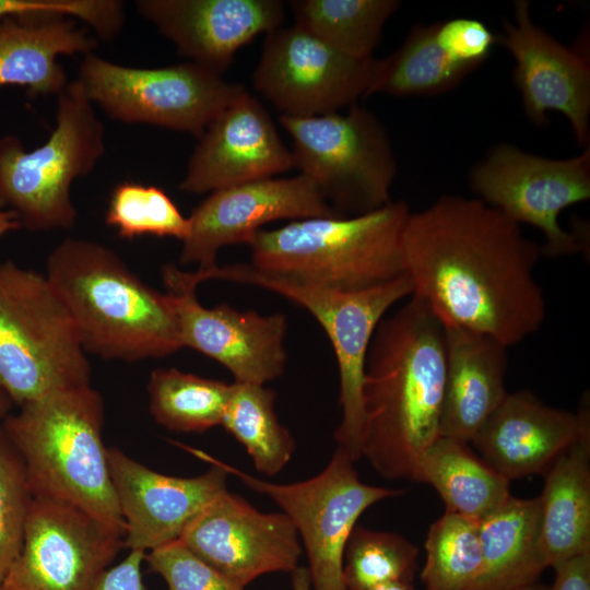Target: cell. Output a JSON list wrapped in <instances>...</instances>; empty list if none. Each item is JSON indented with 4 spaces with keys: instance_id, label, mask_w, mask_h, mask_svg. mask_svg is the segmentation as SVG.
<instances>
[{
    "instance_id": "36",
    "label": "cell",
    "mask_w": 590,
    "mask_h": 590,
    "mask_svg": "<svg viewBox=\"0 0 590 590\" xmlns=\"http://www.w3.org/2000/svg\"><path fill=\"white\" fill-rule=\"evenodd\" d=\"M168 590H245L193 554L180 540L145 553Z\"/></svg>"
},
{
    "instance_id": "18",
    "label": "cell",
    "mask_w": 590,
    "mask_h": 590,
    "mask_svg": "<svg viewBox=\"0 0 590 590\" xmlns=\"http://www.w3.org/2000/svg\"><path fill=\"white\" fill-rule=\"evenodd\" d=\"M497 40L515 59L514 80L528 118L543 126L546 113L563 114L576 141L590 140V67L585 55L562 45L531 19L529 2H514L512 21L504 23Z\"/></svg>"
},
{
    "instance_id": "12",
    "label": "cell",
    "mask_w": 590,
    "mask_h": 590,
    "mask_svg": "<svg viewBox=\"0 0 590 590\" xmlns=\"http://www.w3.org/2000/svg\"><path fill=\"white\" fill-rule=\"evenodd\" d=\"M470 185L510 220L539 228L545 236L541 253L555 258L586 248L585 235L564 229L558 216L590 199V145L578 156L552 160L498 144L471 170Z\"/></svg>"
},
{
    "instance_id": "10",
    "label": "cell",
    "mask_w": 590,
    "mask_h": 590,
    "mask_svg": "<svg viewBox=\"0 0 590 590\" xmlns=\"http://www.w3.org/2000/svg\"><path fill=\"white\" fill-rule=\"evenodd\" d=\"M84 95L111 119L146 123L200 138L211 121L247 90L196 62L137 68L94 52L76 79Z\"/></svg>"
},
{
    "instance_id": "8",
    "label": "cell",
    "mask_w": 590,
    "mask_h": 590,
    "mask_svg": "<svg viewBox=\"0 0 590 590\" xmlns=\"http://www.w3.org/2000/svg\"><path fill=\"white\" fill-rule=\"evenodd\" d=\"M197 272L202 282L224 280L272 291L303 306L316 318L332 344L339 369L342 418L333 438L354 462L361 459L367 351L387 310L413 294V284L406 272L386 284L356 292L294 281L262 272L247 263L217 264L210 271Z\"/></svg>"
},
{
    "instance_id": "41",
    "label": "cell",
    "mask_w": 590,
    "mask_h": 590,
    "mask_svg": "<svg viewBox=\"0 0 590 590\" xmlns=\"http://www.w3.org/2000/svg\"><path fill=\"white\" fill-rule=\"evenodd\" d=\"M21 228L16 214L0 201V237Z\"/></svg>"
},
{
    "instance_id": "27",
    "label": "cell",
    "mask_w": 590,
    "mask_h": 590,
    "mask_svg": "<svg viewBox=\"0 0 590 590\" xmlns=\"http://www.w3.org/2000/svg\"><path fill=\"white\" fill-rule=\"evenodd\" d=\"M412 481L429 484L445 511L481 521L511 494L509 481L476 456L469 442L439 436L420 456Z\"/></svg>"
},
{
    "instance_id": "15",
    "label": "cell",
    "mask_w": 590,
    "mask_h": 590,
    "mask_svg": "<svg viewBox=\"0 0 590 590\" xmlns=\"http://www.w3.org/2000/svg\"><path fill=\"white\" fill-rule=\"evenodd\" d=\"M182 347H190L226 367L237 384L264 385L283 375L286 366L283 314L260 315L226 303L205 308L197 298L200 284L193 272L175 264L162 268Z\"/></svg>"
},
{
    "instance_id": "11",
    "label": "cell",
    "mask_w": 590,
    "mask_h": 590,
    "mask_svg": "<svg viewBox=\"0 0 590 590\" xmlns=\"http://www.w3.org/2000/svg\"><path fill=\"white\" fill-rule=\"evenodd\" d=\"M180 446L238 477L250 489L267 495L282 508L302 539L312 590H346L343 554L358 518L371 505L404 493L403 489L363 483L354 461L341 447L317 475L279 484L250 475L200 450Z\"/></svg>"
},
{
    "instance_id": "25",
    "label": "cell",
    "mask_w": 590,
    "mask_h": 590,
    "mask_svg": "<svg viewBox=\"0 0 590 590\" xmlns=\"http://www.w3.org/2000/svg\"><path fill=\"white\" fill-rule=\"evenodd\" d=\"M540 502V551L547 567L590 553V438L546 470Z\"/></svg>"
},
{
    "instance_id": "31",
    "label": "cell",
    "mask_w": 590,
    "mask_h": 590,
    "mask_svg": "<svg viewBox=\"0 0 590 590\" xmlns=\"http://www.w3.org/2000/svg\"><path fill=\"white\" fill-rule=\"evenodd\" d=\"M233 387L176 368H157L148 382L150 413L169 430L203 433L221 425Z\"/></svg>"
},
{
    "instance_id": "35",
    "label": "cell",
    "mask_w": 590,
    "mask_h": 590,
    "mask_svg": "<svg viewBox=\"0 0 590 590\" xmlns=\"http://www.w3.org/2000/svg\"><path fill=\"white\" fill-rule=\"evenodd\" d=\"M32 500L23 462L0 424V585L21 552Z\"/></svg>"
},
{
    "instance_id": "6",
    "label": "cell",
    "mask_w": 590,
    "mask_h": 590,
    "mask_svg": "<svg viewBox=\"0 0 590 590\" xmlns=\"http://www.w3.org/2000/svg\"><path fill=\"white\" fill-rule=\"evenodd\" d=\"M91 385L78 327L45 274L0 263V387L22 406Z\"/></svg>"
},
{
    "instance_id": "19",
    "label": "cell",
    "mask_w": 590,
    "mask_h": 590,
    "mask_svg": "<svg viewBox=\"0 0 590 590\" xmlns=\"http://www.w3.org/2000/svg\"><path fill=\"white\" fill-rule=\"evenodd\" d=\"M108 464L125 523V547L148 553L180 539L188 523L227 489L228 473L211 463L192 477L160 473L108 448Z\"/></svg>"
},
{
    "instance_id": "44",
    "label": "cell",
    "mask_w": 590,
    "mask_h": 590,
    "mask_svg": "<svg viewBox=\"0 0 590 590\" xmlns=\"http://www.w3.org/2000/svg\"><path fill=\"white\" fill-rule=\"evenodd\" d=\"M12 404L11 399L0 387V418H4L8 415Z\"/></svg>"
},
{
    "instance_id": "3",
    "label": "cell",
    "mask_w": 590,
    "mask_h": 590,
    "mask_svg": "<svg viewBox=\"0 0 590 590\" xmlns=\"http://www.w3.org/2000/svg\"><path fill=\"white\" fill-rule=\"evenodd\" d=\"M45 275L86 353L137 362L182 349L170 296L145 284L110 248L67 237L48 255Z\"/></svg>"
},
{
    "instance_id": "37",
    "label": "cell",
    "mask_w": 590,
    "mask_h": 590,
    "mask_svg": "<svg viewBox=\"0 0 590 590\" xmlns=\"http://www.w3.org/2000/svg\"><path fill=\"white\" fill-rule=\"evenodd\" d=\"M28 12H52L82 21L102 40L115 38L125 23V3L119 0H0V19Z\"/></svg>"
},
{
    "instance_id": "16",
    "label": "cell",
    "mask_w": 590,
    "mask_h": 590,
    "mask_svg": "<svg viewBox=\"0 0 590 590\" xmlns=\"http://www.w3.org/2000/svg\"><path fill=\"white\" fill-rule=\"evenodd\" d=\"M193 554L245 588L270 573H292L303 553L284 512H262L228 489L186 527L179 539Z\"/></svg>"
},
{
    "instance_id": "45",
    "label": "cell",
    "mask_w": 590,
    "mask_h": 590,
    "mask_svg": "<svg viewBox=\"0 0 590 590\" xmlns=\"http://www.w3.org/2000/svg\"><path fill=\"white\" fill-rule=\"evenodd\" d=\"M542 589H543V586L540 585L539 582H535L533 585L522 587V588H519V589H515V590H542Z\"/></svg>"
},
{
    "instance_id": "9",
    "label": "cell",
    "mask_w": 590,
    "mask_h": 590,
    "mask_svg": "<svg viewBox=\"0 0 590 590\" xmlns=\"http://www.w3.org/2000/svg\"><path fill=\"white\" fill-rule=\"evenodd\" d=\"M292 139L293 165L342 217L380 209L392 200L397 161L390 138L367 108L308 118L280 116Z\"/></svg>"
},
{
    "instance_id": "43",
    "label": "cell",
    "mask_w": 590,
    "mask_h": 590,
    "mask_svg": "<svg viewBox=\"0 0 590 590\" xmlns=\"http://www.w3.org/2000/svg\"><path fill=\"white\" fill-rule=\"evenodd\" d=\"M369 590H414L413 582H392Z\"/></svg>"
},
{
    "instance_id": "40",
    "label": "cell",
    "mask_w": 590,
    "mask_h": 590,
    "mask_svg": "<svg viewBox=\"0 0 590 590\" xmlns=\"http://www.w3.org/2000/svg\"><path fill=\"white\" fill-rule=\"evenodd\" d=\"M554 570L553 583L542 590H590V553L573 557Z\"/></svg>"
},
{
    "instance_id": "4",
    "label": "cell",
    "mask_w": 590,
    "mask_h": 590,
    "mask_svg": "<svg viewBox=\"0 0 590 590\" xmlns=\"http://www.w3.org/2000/svg\"><path fill=\"white\" fill-rule=\"evenodd\" d=\"M104 416L101 393L87 385L28 402L1 426L34 498L72 505L125 531L103 441Z\"/></svg>"
},
{
    "instance_id": "42",
    "label": "cell",
    "mask_w": 590,
    "mask_h": 590,
    "mask_svg": "<svg viewBox=\"0 0 590 590\" xmlns=\"http://www.w3.org/2000/svg\"><path fill=\"white\" fill-rule=\"evenodd\" d=\"M291 574L293 590H312L310 576L307 567H297Z\"/></svg>"
},
{
    "instance_id": "21",
    "label": "cell",
    "mask_w": 590,
    "mask_h": 590,
    "mask_svg": "<svg viewBox=\"0 0 590 590\" xmlns=\"http://www.w3.org/2000/svg\"><path fill=\"white\" fill-rule=\"evenodd\" d=\"M590 438L589 398L577 413L550 406L533 392L507 393L470 444L509 482L544 474L575 442Z\"/></svg>"
},
{
    "instance_id": "22",
    "label": "cell",
    "mask_w": 590,
    "mask_h": 590,
    "mask_svg": "<svg viewBox=\"0 0 590 590\" xmlns=\"http://www.w3.org/2000/svg\"><path fill=\"white\" fill-rule=\"evenodd\" d=\"M134 8L180 55L221 75L243 46L284 20L280 0H137Z\"/></svg>"
},
{
    "instance_id": "5",
    "label": "cell",
    "mask_w": 590,
    "mask_h": 590,
    "mask_svg": "<svg viewBox=\"0 0 590 590\" xmlns=\"http://www.w3.org/2000/svg\"><path fill=\"white\" fill-rule=\"evenodd\" d=\"M403 201L366 214L293 221L259 229L248 240L251 266L343 292L386 284L405 273L402 234L410 215Z\"/></svg>"
},
{
    "instance_id": "34",
    "label": "cell",
    "mask_w": 590,
    "mask_h": 590,
    "mask_svg": "<svg viewBox=\"0 0 590 590\" xmlns=\"http://www.w3.org/2000/svg\"><path fill=\"white\" fill-rule=\"evenodd\" d=\"M105 220L120 237L129 239L151 235L182 241L189 232L188 217L163 189L132 181L114 188Z\"/></svg>"
},
{
    "instance_id": "13",
    "label": "cell",
    "mask_w": 590,
    "mask_h": 590,
    "mask_svg": "<svg viewBox=\"0 0 590 590\" xmlns=\"http://www.w3.org/2000/svg\"><path fill=\"white\" fill-rule=\"evenodd\" d=\"M122 547V529L33 497L21 552L0 590H93Z\"/></svg>"
},
{
    "instance_id": "33",
    "label": "cell",
    "mask_w": 590,
    "mask_h": 590,
    "mask_svg": "<svg viewBox=\"0 0 590 590\" xmlns=\"http://www.w3.org/2000/svg\"><path fill=\"white\" fill-rule=\"evenodd\" d=\"M418 550L404 536L355 526L343 554L346 590H369L392 582H413Z\"/></svg>"
},
{
    "instance_id": "39",
    "label": "cell",
    "mask_w": 590,
    "mask_h": 590,
    "mask_svg": "<svg viewBox=\"0 0 590 590\" xmlns=\"http://www.w3.org/2000/svg\"><path fill=\"white\" fill-rule=\"evenodd\" d=\"M144 557L142 551H129L119 564L102 575L93 590H146L141 573Z\"/></svg>"
},
{
    "instance_id": "23",
    "label": "cell",
    "mask_w": 590,
    "mask_h": 590,
    "mask_svg": "<svg viewBox=\"0 0 590 590\" xmlns=\"http://www.w3.org/2000/svg\"><path fill=\"white\" fill-rule=\"evenodd\" d=\"M444 328L446 380L440 436L470 444L508 393V347L483 333Z\"/></svg>"
},
{
    "instance_id": "24",
    "label": "cell",
    "mask_w": 590,
    "mask_h": 590,
    "mask_svg": "<svg viewBox=\"0 0 590 590\" xmlns=\"http://www.w3.org/2000/svg\"><path fill=\"white\" fill-rule=\"evenodd\" d=\"M97 38L72 17L28 12L0 19V86L19 85L31 95H58L67 86L59 56L93 52Z\"/></svg>"
},
{
    "instance_id": "14",
    "label": "cell",
    "mask_w": 590,
    "mask_h": 590,
    "mask_svg": "<svg viewBox=\"0 0 590 590\" xmlns=\"http://www.w3.org/2000/svg\"><path fill=\"white\" fill-rule=\"evenodd\" d=\"M375 61L350 57L297 25L280 26L266 34L252 85L282 116L328 115L365 97Z\"/></svg>"
},
{
    "instance_id": "1",
    "label": "cell",
    "mask_w": 590,
    "mask_h": 590,
    "mask_svg": "<svg viewBox=\"0 0 590 590\" xmlns=\"http://www.w3.org/2000/svg\"><path fill=\"white\" fill-rule=\"evenodd\" d=\"M402 255L412 295L444 326L510 347L544 322L545 298L533 273L541 248L517 222L479 198L446 194L411 212Z\"/></svg>"
},
{
    "instance_id": "32",
    "label": "cell",
    "mask_w": 590,
    "mask_h": 590,
    "mask_svg": "<svg viewBox=\"0 0 590 590\" xmlns=\"http://www.w3.org/2000/svg\"><path fill=\"white\" fill-rule=\"evenodd\" d=\"M421 579L426 590H475L483 568L480 521L445 511L428 529Z\"/></svg>"
},
{
    "instance_id": "29",
    "label": "cell",
    "mask_w": 590,
    "mask_h": 590,
    "mask_svg": "<svg viewBox=\"0 0 590 590\" xmlns=\"http://www.w3.org/2000/svg\"><path fill=\"white\" fill-rule=\"evenodd\" d=\"M294 25L337 50L371 58L382 28L401 2L397 0H293Z\"/></svg>"
},
{
    "instance_id": "26",
    "label": "cell",
    "mask_w": 590,
    "mask_h": 590,
    "mask_svg": "<svg viewBox=\"0 0 590 590\" xmlns=\"http://www.w3.org/2000/svg\"><path fill=\"white\" fill-rule=\"evenodd\" d=\"M483 568L475 590H515L539 582L546 569L540 551L539 497L510 495L480 521Z\"/></svg>"
},
{
    "instance_id": "17",
    "label": "cell",
    "mask_w": 590,
    "mask_h": 590,
    "mask_svg": "<svg viewBox=\"0 0 590 590\" xmlns=\"http://www.w3.org/2000/svg\"><path fill=\"white\" fill-rule=\"evenodd\" d=\"M314 217L342 216L302 174L215 190L188 217L189 232L182 240L179 262L197 263L198 271L206 272L217 266V253L224 246L247 244L262 225Z\"/></svg>"
},
{
    "instance_id": "2",
    "label": "cell",
    "mask_w": 590,
    "mask_h": 590,
    "mask_svg": "<svg viewBox=\"0 0 590 590\" xmlns=\"http://www.w3.org/2000/svg\"><path fill=\"white\" fill-rule=\"evenodd\" d=\"M445 328L417 296L382 319L366 356L362 457L387 480L413 479L440 436Z\"/></svg>"
},
{
    "instance_id": "7",
    "label": "cell",
    "mask_w": 590,
    "mask_h": 590,
    "mask_svg": "<svg viewBox=\"0 0 590 590\" xmlns=\"http://www.w3.org/2000/svg\"><path fill=\"white\" fill-rule=\"evenodd\" d=\"M104 152V123L74 80L57 95L56 127L45 143L26 151L16 135L0 137V201L30 232L69 229L78 217L71 186Z\"/></svg>"
},
{
    "instance_id": "30",
    "label": "cell",
    "mask_w": 590,
    "mask_h": 590,
    "mask_svg": "<svg viewBox=\"0 0 590 590\" xmlns=\"http://www.w3.org/2000/svg\"><path fill=\"white\" fill-rule=\"evenodd\" d=\"M233 385L221 426L244 446L258 472L274 476L296 449L293 435L275 413L276 392L264 385Z\"/></svg>"
},
{
    "instance_id": "38",
    "label": "cell",
    "mask_w": 590,
    "mask_h": 590,
    "mask_svg": "<svg viewBox=\"0 0 590 590\" xmlns=\"http://www.w3.org/2000/svg\"><path fill=\"white\" fill-rule=\"evenodd\" d=\"M436 40L451 60L472 71L488 57L497 38L481 21L460 17L437 23Z\"/></svg>"
},
{
    "instance_id": "20",
    "label": "cell",
    "mask_w": 590,
    "mask_h": 590,
    "mask_svg": "<svg viewBox=\"0 0 590 590\" xmlns=\"http://www.w3.org/2000/svg\"><path fill=\"white\" fill-rule=\"evenodd\" d=\"M294 168L291 151L262 104L248 91L206 127L179 189L189 193L271 178Z\"/></svg>"
},
{
    "instance_id": "28",
    "label": "cell",
    "mask_w": 590,
    "mask_h": 590,
    "mask_svg": "<svg viewBox=\"0 0 590 590\" xmlns=\"http://www.w3.org/2000/svg\"><path fill=\"white\" fill-rule=\"evenodd\" d=\"M437 23L415 25L391 55L376 59L365 97L434 95L460 83L471 70L451 60L436 40Z\"/></svg>"
}]
</instances>
